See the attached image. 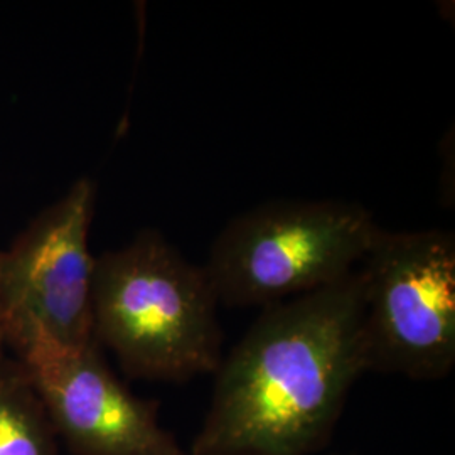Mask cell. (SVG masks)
Returning <instances> with one entry per match:
<instances>
[{
    "instance_id": "cell-1",
    "label": "cell",
    "mask_w": 455,
    "mask_h": 455,
    "mask_svg": "<svg viewBox=\"0 0 455 455\" xmlns=\"http://www.w3.org/2000/svg\"><path fill=\"white\" fill-rule=\"evenodd\" d=\"M368 373L359 267L339 282L263 307L216 370L191 455H310Z\"/></svg>"
},
{
    "instance_id": "cell-2",
    "label": "cell",
    "mask_w": 455,
    "mask_h": 455,
    "mask_svg": "<svg viewBox=\"0 0 455 455\" xmlns=\"http://www.w3.org/2000/svg\"><path fill=\"white\" fill-rule=\"evenodd\" d=\"M218 297L203 265L156 229L95 259L93 339L132 378L182 383L223 361Z\"/></svg>"
},
{
    "instance_id": "cell-11",
    "label": "cell",
    "mask_w": 455,
    "mask_h": 455,
    "mask_svg": "<svg viewBox=\"0 0 455 455\" xmlns=\"http://www.w3.org/2000/svg\"><path fill=\"white\" fill-rule=\"evenodd\" d=\"M336 455H342V454H336ZM349 455H355V454H349Z\"/></svg>"
},
{
    "instance_id": "cell-9",
    "label": "cell",
    "mask_w": 455,
    "mask_h": 455,
    "mask_svg": "<svg viewBox=\"0 0 455 455\" xmlns=\"http://www.w3.org/2000/svg\"><path fill=\"white\" fill-rule=\"evenodd\" d=\"M4 346H5L4 341H0V358H2V349H4Z\"/></svg>"
},
{
    "instance_id": "cell-6",
    "label": "cell",
    "mask_w": 455,
    "mask_h": 455,
    "mask_svg": "<svg viewBox=\"0 0 455 455\" xmlns=\"http://www.w3.org/2000/svg\"><path fill=\"white\" fill-rule=\"evenodd\" d=\"M58 439L75 455H191L107 366L97 342L22 364Z\"/></svg>"
},
{
    "instance_id": "cell-4",
    "label": "cell",
    "mask_w": 455,
    "mask_h": 455,
    "mask_svg": "<svg viewBox=\"0 0 455 455\" xmlns=\"http://www.w3.org/2000/svg\"><path fill=\"white\" fill-rule=\"evenodd\" d=\"M368 371L435 381L455 366V236L379 228L359 263Z\"/></svg>"
},
{
    "instance_id": "cell-10",
    "label": "cell",
    "mask_w": 455,
    "mask_h": 455,
    "mask_svg": "<svg viewBox=\"0 0 455 455\" xmlns=\"http://www.w3.org/2000/svg\"><path fill=\"white\" fill-rule=\"evenodd\" d=\"M220 455H242V454H220Z\"/></svg>"
},
{
    "instance_id": "cell-7",
    "label": "cell",
    "mask_w": 455,
    "mask_h": 455,
    "mask_svg": "<svg viewBox=\"0 0 455 455\" xmlns=\"http://www.w3.org/2000/svg\"><path fill=\"white\" fill-rule=\"evenodd\" d=\"M0 455H60L58 437L20 361L0 358Z\"/></svg>"
},
{
    "instance_id": "cell-3",
    "label": "cell",
    "mask_w": 455,
    "mask_h": 455,
    "mask_svg": "<svg viewBox=\"0 0 455 455\" xmlns=\"http://www.w3.org/2000/svg\"><path fill=\"white\" fill-rule=\"evenodd\" d=\"M379 228L358 203L278 199L231 220L203 267L220 306L267 307L353 274Z\"/></svg>"
},
{
    "instance_id": "cell-5",
    "label": "cell",
    "mask_w": 455,
    "mask_h": 455,
    "mask_svg": "<svg viewBox=\"0 0 455 455\" xmlns=\"http://www.w3.org/2000/svg\"><path fill=\"white\" fill-rule=\"evenodd\" d=\"M95 201V182L76 180L2 253V338L16 349L22 364L95 342V259L88 248Z\"/></svg>"
},
{
    "instance_id": "cell-8",
    "label": "cell",
    "mask_w": 455,
    "mask_h": 455,
    "mask_svg": "<svg viewBox=\"0 0 455 455\" xmlns=\"http://www.w3.org/2000/svg\"><path fill=\"white\" fill-rule=\"evenodd\" d=\"M0 265H2V251H0ZM0 341H4V338H2V324H0Z\"/></svg>"
}]
</instances>
